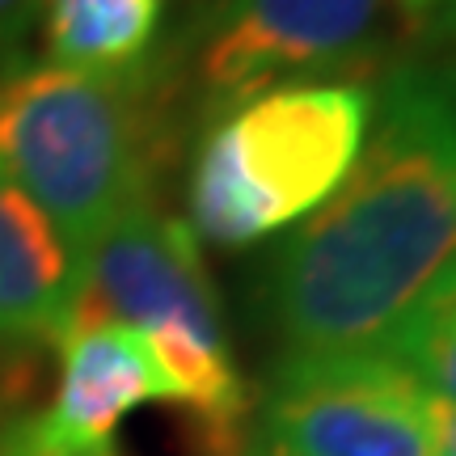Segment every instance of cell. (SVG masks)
<instances>
[{
    "instance_id": "cell-16",
    "label": "cell",
    "mask_w": 456,
    "mask_h": 456,
    "mask_svg": "<svg viewBox=\"0 0 456 456\" xmlns=\"http://www.w3.org/2000/svg\"><path fill=\"white\" fill-rule=\"evenodd\" d=\"M245 456H275V452H262V448H254V444H249V448H245Z\"/></svg>"
},
{
    "instance_id": "cell-1",
    "label": "cell",
    "mask_w": 456,
    "mask_h": 456,
    "mask_svg": "<svg viewBox=\"0 0 456 456\" xmlns=\"http://www.w3.org/2000/svg\"><path fill=\"white\" fill-rule=\"evenodd\" d=\"M452 258L456 60H402L355 169L262 266V322L288 351L372 346Z\"/></svg>"
},
{
    "instance_id": "cell-2",
    "label": "cell",
    "mask_w": 456,
    "mask_h": 456,
    "mask_svg": "<svg viewBox=\"0 0 456 456\" xmlns=\"http://www.w3.org/2000/svg\"><path fill=\"white\" fill-rule=\"evenodd\" d=\"M161 157L152 64L123 77L0 72V174L51 220L72 266L118 216L152 203Z\"/></svg>"
},
{
    "instance_id": "cell-12",
    "label": "cell",
    "mask_w": 456,
    "mask_h": 456,
    "mask_svg": "<svg viewBox=\"0 0 456 456\" xmlns=\"http://www.w3.org/2000/svg\"><path fill=\"white\" fill-rule=\"evenodd\" d=\"M43 4L47 0H0V72H9V60H13L30 26L43 17Z\"/></svg>"
},
{
    "instance_id": "cell-17",
    "label": "cell",
    "mask_w": 456,
    "mask_h": 456,
    "mask_svg": "<svg viewBox=\"0 0 456 456\" xmlns=\"http://www.w3.org/2000/svg\"><path fill=\"white\" fill-rule=\"evenodd\" d=\"M0 397H4V393H0Z\"/></svg>"
},
{
    "instance_id": "cell-10",
    "label": "cell",
    "mask_w": 456,
    "mask_h": 456,
    "mask_svg": "<svg viewBox=\"0 0 456 456\" xmlns=\"http://www.w3.org/2000/svg\"><path fill=\"white\" fill-rule=\"evenodd\" d=\"M427 393L456 402V258L372 342Z\"/></svg>"
},
{
    "instance_id": "cell-9",
    "label": "cell",
    "mask_w": 456,
    "mask_h": 456,
    "mask_svg": "<svg viewBox=\"0 0 456 456\" xmlns=\"http://www.w3.org/2000/svg\"><path fill=\"white\" fill-rule=\"evenodd\" d=\"M38 21L47 64L123 77L148 64L165 0H47Z\"/></svg>"
},
{
    "instance_id": "cell-5",
    "label": "cell",
    "mask_w": 456,
    "mask_h": 456,
    "mask_svg": "<svg viewBox=\"0 0 456 456\" xmlns=\"http://www.w3.org/2000/svg\"><path fill=\"white\" fill-rule=\"evenodd\" d=\"M254 448L275 456H440L431 393L372 351H283Z\"/></svg>"
},
{
    "instance_id": "cell-3",
    "label": "cell",
    "mask_w": 456,
    "mask_h": 456,
    "mask_svg": "<svg viewBox=\"0 0 456 456\" xmlns=\"http://www.w3.org/2000/svg\"><path fill=\"white\" fill-rule=\"evenodd\" d=\"M372 110L368 81L305 77L212 114L186 174L191 232L241 249L313 216L355 169Z\"/></svg>"
},
{
    "instance_id": "cell-7",
    "label": "cell",
    "mask_w": 456,
    "mask_h": 456,
    "mask_svg": "<svg viewBox=\"0 0 456 456\" xmlns=\"http://www.w3.org/2000/svg\"><path fill=\"white\" fill-rule=\"evenodd\" d=\"M60 351V380L43 414V427L60 444L102 448L114 427L144 402H169V380L140 334L110 317L68 322Z\"/></svg>"
},
{
    "instance_id": "cell-13",
    "label": "cell",
    "mask_w": 456,
    "mask_h": 456,
    "mask_svg": "<svg viewBox=\"0 0 456 456\" xmlns=\"http://www.w3.org/2000/svg\"><path fill=\"white\" fill-rule=\"evenodd\" d=\"M431 427H436V444L440 456H456V402L431 393Z\"/></svg>"
},
{
    "instance_id": "cell-15",
    "label": "cell",
    "mask_w": 456,
    "mask_h": 456,
    "mask_svg": "<svg viewBox=\"0 0 456 456\" xmlns=\"http://www.w3.org/2000/svg\"><path fill=\"white\" fill-rule=\"evenodd\" d=\"M431 38H440L448 47H456V0H440V9L431 13V21L423 26Z\"/></svg>"
},
{
    "instance_id": "cell-14",
    "label": "cell",
    "mask_w": 456,
    "mask_h": 456,
    "mask_svg": "<svg viewBox=\"0 0 456 456\" xmlns=\"http://www.w3.org/2000/svg\"><path fill=\"white\" fill-rule=\"evenodd\" d=\"M389 4H393V13L402 17V26H406L410 34H423L431 13L440 9V0H389Z\"/></svg>"
},
{
    "instance_id": "cell-6",
    "label": "cell",
    "mask_w": 456,
    "mask_h": 456,
    "mask_svg": "<svg viewBox=\"0 0 456 456\" xmlns=\"http://www.w3.org/2000/svg\"><path fill=\"white\" fill-rule=\"evenodd\" d=\"M393 47L389 0H216L195 38V77L212 118L271 85L355 77Z\"/></svg>"
},
{
    "instance_id": "cell-8",
    "label": "cell",
    "mask_w": 456,
    "mask_h": 456,
    "mask_svg": "<svg viewBox=\"0 0 456 456\" xmlns=\"http://www.w3.org/2000/svg\"><path fill=\"white\" fill-rule=\"evenodd\" d=\"M77 266L60 232L0 174V351H43L64 338Z\"/></svg>"
},
{
    "instance_id": "cell-11",
    "label": "cell",
    "mask_w": 456,
    "mask_h": 456,
    "mask_svg": "<svg viewBox=\"0 0 456 456\" xmlns=\"http://www.w3.org/2000/svg\"><path fill=\"white\" fill-rule=\"evenodd\" d=\"M0 456H114V448L110 444L102 448L60 444L43 427V414H0Z\"/></svg>"
},
{
    "instance_id": "cell-4",
    "label": "cell",
    "mask_w": 456,
    "mask_h": 456,
    "mask_svg": "<svg viewBox=\"0 0 456 456\" xmlns=\"http://www.w3.org/2000/svg\"><path fill=\"white\" fill-rule=\"evenodd\" d=\"M77 317H110L135 330L208 456H245L258 402L232 359L212 275L186 220L165 216L157 203L118 216L77 266Z\"/></svg>"
}]
</instances>
